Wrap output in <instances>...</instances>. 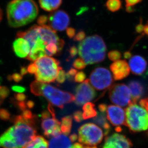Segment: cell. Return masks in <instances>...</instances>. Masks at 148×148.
Returning a JSON list of instances; mask_svg holds the SVG:
<instances>
[{
  "label": "cell",
  "instance_id": "6da1fadb",
  "mask_svg": "<svg viewBox=\"0 0 148 148\" xmlns=\"http://www.w3.org/2000/svg\"><path fill=\"white\" fill-rule=\"evenodd\" d=\"M36 119H27L22 115L13 117L14 125L0 136V147L23 148L27 145L36 135Z\"/></svg>",
  "mask_w": 148,
  "mask_h": 148
},
{
  "label": "cell",
  "instance_id": "7a4b0ae2",
  "mask_svg": "<svg viewBox=\"0 0 148 148\" xmlns=\"http://www.w3.org/2000/svg\"><path fill=\"white\" fill-rule=\"evenodd\" d=\"M38 9L33 0H12L7 6L8 23L17 28L32 22L38 16Z\"/></svg>",
  "mask_w": 148,
  "mask_h": 148
},
{
  "label": "cell",
  "instance_id": "3957f363",
  "mask_svg": "<svg viewBox=\"0 0 148 148\" xmlns=\"http://www.w3.org/2000/svg\"><path fill=\"white\" fill-rule=\"evenodd\" d=\"M78 53L86 65L103 62L106 56V47L103 39L95 35L85 38L79 44Z\"/></svg>",
  "mask_w": 148,
  "mask_h": 148
},
{
  "label": "cell",
  "instance_id": "277c9868",
  "mask_svg": "<svg viewBox=\"0 0 148 148\" xmlns=\"http://www.w3.org/2000/svg\"><path fill=\"white\" fill-rule=\"evenodd\" d=\"M32 93L36 96H43L50 103L60 108H64L65 103H71L75 97L70 92H64L50 84L35 81L30 84Z\"/></svg>",
  "mask_w": 148,
  "mask_h": 148
},
{
  "label": "cell",
  "instance_id": "5b68a950",
  "mask_svg": "<svg viewBox=\"0 0 148 148\" xmlns=\"http://www.w3.org/2000/svg\"><path fill=\"white\" fill-rule=\"evenodd\" d=\"M34 63L37 67L35 79L43 83L54 82L59 71L62 69L59 60L50 56L40 58L35 60Z\"/></svg>",
  "mask_w": 148,
  "mask_h": 148
},
{
  "label": "cell",
  "instance_id": "8992f818",
  "mask_svg": "<svg viewBox=\"0 0 148 148\" xmlns=\"http://www.w3.org/2000/svg\"><path fill=\"white\" fill-rule=\"evenodd\" d=\"M132 132H138L148 130V111L136 103H130L126 109V124Z\"/></svg>",
  "mask_w": 148,
  "mask_h": 148
},
{
  "label": "cell",
  "instance_id": "52a82bcc",
  "mask_svg": "<svg viewBox=\"0 0 148 148\" xmlns=\"http://www.w3.org/2000/svg\"><path fill=\"white\" fill-rule=\"evenodd\" d=\"M103 132L97 125L92 123L83 125L78 130V140L82 144L95 146L103 139Z\"/></svg>",
  "mask_w": 148,
  "mask_h": 148
},
{
  "label": "cell",
  "instance_id": "ba28073f",
  "mask_svg": "<svg viewBox=\"0 0 148 148\" xmlns=\"http://www.w3.org/2000/svg\"><path fill=\"white\" fill-rule=\"evenodd\" d=\"M89 81L95 89L103 91L110 87L113 81L109 70L103 67H98L92 71Z\"/></svg>",
  "mask_w": 148,
  "mask_h": 148
},
{
  "label": "cell",
  "instance_id": "9c48e42d",
  "mask_svg": "<svg viewBox=\"0 0 148 148\" xmlns=\"http://www.w3.org/2000/svg\"><path fill=\"white\" fill-rule=\"evenodd\" d=\"M109 97L116 106L125 107L132 103V97L129 87L124 84H116L110 87Z\"/></svg>",
  "mask_w": 148,
  "mask_h": 148
},
{
  "label": "cell",
  "instance_id": "30bf717a",
  "mask_svg": "<svg viewBox=\"0 0 148 148\" xmlns=\"http://www.w3.org/2000/svg\"><path fill=\"white\" fill-rule=\"evenodd\" d=\"M41 117V127L45 136L51 138L61 134L60 122L56 119L55 112H49V110L44 111Z\"/></svg>",
  "mask_w": 148,
  "mask_h": 148
},
{
  "label": "cell",
  "instance_id": "8fae6325",
  "mask_svg": "<svg viewBox=\"0 0 148 148\" xmlns=\"http://www.w3.org/2000/svg\"><path fill=\"white\" fill-rule=\"evenodd\" d=\"M95 97L96 92L90 84L89 80L87 79L76 87L74 101L77 106H81L92 100Z\"/></svg>",
  "mask_w": 148,
  "mask_h": 148
},
{
  "label": "cell",
  "instance_id": "7c38bea8",
  "mask_svg": "<svg viewBox=\"0 0 148 148\" xmlns=\"http://www.w3.org/2000/svg\"><path fill=\"white\" fill-rule=\"evenodd\" d=\"M48 22V25L54 31H63L70 24V17L64 11L58 10L49 14Z\"/></svg>",
  "mask_w": 148,
  "mask_h": 148
},
{
  "label": "cell",
  "instance_id": "4fadbf2b",
  "mask_svg": "<svg viewBox=\"0 0 148 148\" xmlns=\"http://www.w3.org/2000/svg\"><path fill=\"white\" fill-rule=\"evenodd\" d=\"M106 112L108 120L116 128L126 124V113L120 106L110 105L107 106Z\"/></svg>",
  "mask_w": 148,
  "mask_h": 148
},
{
  "label": "cell",
  "instance_id": "5bb4252c",
  "mask_svg": "<svg viewBox=\"0 0 148 148\" xmlns=\"http://www.w3.org/2000/svg\"><path fill=\"white\" fill-rule=\"evenodd\" d=\"M132 146V141L126 136L114 133L105 139L103 148H131Z\"/></svg>",
  "mask_w": 148,
  "mask_h": 148
},
{
  "label": "cell",
  "instance_id": "9a60e30c",
  "mask_svg": "<svg viewBox=\"0 0 148 148\" xmlns=\"http://www.w3.org/2000/svg\"><path fill=\"white\" fill-rule=\"evenodd\" d=\"M110 69L116 81L122 80L130 73V68L125 60H119L114 62L110 66Z\"/></svg>",
  "mask_w": 148,
  "mask_h": 148
},
{
  "label": "cell",
  "instance_id": "2e32d148",
  "mask_svg": "<svg viewBox=\"0 0 148 148\" xmlns=\"http://www.w3.org/2000/svg\"><path fill=\"white\" fill-rule=\"evenodd\" d=\"M129 66L133 74L141 75L144 74L146 70L147 61L140 55H135L130 58Z\"/></svg>",
  "mask_w": 148,
  "mask_h": 148
},
{
  "label": "cell",
  "instance_id": "e0dca14e",
  "mask_svg": "<svg viewBox=\"0 0 148 148\" xmlns=\"http://www.w3.org/2000/svg\"><path fill=\"white\" fill-rule=\"evenodd\" d=\"M13 49L17 57L27 58L30 51V46L24 38H17L13 42Z\"/></svg>",
  "mask_w": 148,
  "mask_h": 148
},
{
  "label": "cell",
  "instance_id": "ac0fdd59",
  "mask_svg": "<svg viewBox=\"0 0 148 148\" xmlns=\"http://www.w3.org/2000/svg\"><path fill=\"white\" fill-rule=\"evenodd\" d=\"M128 87L130 90L132 103H136L144 94V87L141 83L137 81H130Z\"/></svg>",
  "mask_w": 148,
  "mask_h": 148
},
{
  "label": "cell",
  "instance_id": "d6986e66",
  "mask_svg": "<svg viewBox=\"0 0 148 148\" xmlns=\"http://www.w3.org/2000/svg\"><path fill=\"white\" fill-rule=\"evenodd\" d=\"M71 143L67 136L60 134L50 139L49 148H71Z\"/></svg>",
  "mask_w": 148,
  "mask_h": 148
},
{
  "label": "cell",
  "instance_id": "ffe728a7",
  "mask_svg": "<svg viewBox=\"0 0 148 148\" xmlns=\"http://www.w3.org/2000/svg\"><path fill=\"white\" fill-rule=\"evenodd\" d=\"M106 117V112L100 111L97 112V115L94 117V121L103 130L105 135H108L110 131L111 127L108 122Z\"/></svg>",
  "mask_w": 148,
  "mask_h": 148
},
{
  "label": "cell",
  "instance_id": "44dd1931",
  "mask_svg": "<svg viewBox=\"0 0 148 148\" xmlns=\"http://www.w3.org/2000/svg\"><path fill=\"white\" fill-rule=\"evenodd\" d=\"M62 0H39L41 8L47 12H52L60 7Z\"/></svg>",
  "mask_w": 148,
  "mask_h": 148
},
{
  "label": "cell",
  "instance_id": "7402d4cb",
  "mask_svg": "<svg viewBox=\"0 0 148 148\" xmlns=\"http://www.w3.org/2000/svg\"><path fill=\"white\" fill-rule=\"evenodd\" d=\"M23 148H48V141L44 137L37 136Z\"/></svg>",
  "mask_w": 148,
  "mask_h": 148
},
{
  "label": "cell",
  "instance_id": "603a6c76",
  "mask_svg": "<svg viewBox=\"0 0 148 148\" xmlns=\"http://www.w3.org/2000/svg\"><path fill=\"white\" fill-rule=\"evenodd\" d=\"M82 117L83 119H87L95 117L97 115V112L95 109V106L94 103L90 102L87 103L84 105L83 108Z\"/></svg>",
  "mask_w": 148,
  "mask_h": 148
},
{
  "label": "cell",
  "instance_id": "cb8c5ba5",
  "mask_svg": "<svg viewBox=\"0 0 148 148\" xmlns=\"http://www.w3.org/2000/svg\"><path fill=\"white\" fill-rule=\"evenodd\" d=\"M73 125V117L67 116L63 117L61 120L60 129L62 132L65 135H68L71 131Z\"/></svg>",
  "mask_w": 148,
  "mask_h": 148
},
{
  "label": "cell",
  "instance_id": "d4e9b609",
  "mask_svg": "<svg viewBox=\"0 0 148 148\" xmlns=\"http://www.w3.org/2000/svg\"><path fill=\"white\" fill-rule=\"evenodd\" d=\"M108 10L111 12H116L120 10L122 6L121 0H108L106 3Z\"/></svg>",
  "mask_w": 148,
  "mask_h": 148
},
{
  "label": "cell",
  "instance_id": "484cf974",
  "mask_svg": "<svg viewBox=\"0 0 148 148\" xmlns=\"http://www.w3.org/2000/svg\"><path fill=\"white\" fill-rule=\"evenodd\" d=\"M108 58L112 62H116L119 60V59L121 57V53L118 50H111L108 53Z\"/></svg>",
  "mask_w": 148,
  "mask_h": 148
},
{
  "label": "cell",
  "instance_id": "4316f807",
  "mask_svg": "<svg viewBox=\"0 0 148 148\" xmlns=\"http://www.w3.org/2000/svg\"><path fill=\"white\" fill-rule=\"evenodd\" d=\"M86 65V63L82 58H77L73 63V66L76 70H82L85 68Z\"/></svg>",
  "mask_w": 148,
  "mask_h": 148
},
{
  "label": "cell",
  "instance_id": "83f0119b",
  "mask_svg": "<svg viewBox=\"0 0 148 148\" xmlns=\"http://www.w3.org/2000/svg\"><path fill=\"white\" fill-rule=\"evenodd\" d=\"M10 94L8 88L5 86H0V100L3 102Z\"/></svg>",
  "mask_w": 148,
  "mask_h": 148
},
{
  "label": "cell",
  "instance_id": "f1b7e54d",
  "mask_svg": "<svg viewBox=\"0 0 148 148\" xmlns=\"http://www.w3.org/2000/svg\"><path fill=\"white\" fill-rule=\"evenodd\" d=\"M66 78L67 76H66V73L62 69L59 71L57 77L56 78V81L58 84H63L65 81Z\"/></svg>",
  "mask_w": 148,
  "mask_h": 148
},
{
  "label": "cell",
  "instance_id": "f546056e",
  "mask_svg": "<svg viewBox=\"0 0 148 148\" xmlns=\"http://www.w3.org/2000/svg\"><path fill=\"white\" fill-rule=\"evenodd\" d=\"M86 78V75L83 71H79L77 73L74 78V81L76 82H84Z\"/></svg>",
  "mask_w": 148,
  "mask_h": 148
},
{
  "label": "cell",
  "instance_id": "4dcf8cb0",
  "mask_svg": "<svg viewBox=\"0 0 148 148\" xmlns=\"http://www.w3.org/2000/svg\"><path fill=\"white\" fill-rule=\"evenodd\" d=\"M23 76L21 74L18 73H14L12 75L8 76L7 79L9 81H14L15 82H19L23 79Z\"/></svg>",
  "mask_w": 148,
  "mask_h": 148
},
{
  "label": "cell",
  "instance_id": "1f68e13d",
  "mask_svg": "<svg viewBox=\"0 0 148 148\" xmlns=\"http://www.w3.org/2000/svg\"><path fill=\"white\" fill-rule=\"evenodd\" d=\"M11 114L8 111L5 109H0V119L7 120L10 119Z\"/></svg>",
  "mask_w": 148,
  "mask_h": 148
},
{
  "label": "cell",
  "instance_id": "d6a6232c",
  "mask_svg": "<svg viewBox=\"0 0 148 148\" xmlns=\"http://www.w3.org/2000/svg\"><path fill=\"white\" fill-rule=\"evenodd\" d=\"M48 22V17L46 15H42L38 18V24L40 26H43L46 25V24Z\"/></svg>",
  "mask_w": 148,
  "mask_h": 148
},
{
  "label": "cell",
  "instance_id": "836d02e7",
  "mask_svg": "<svg viewBox=\"0 0 148 148\" xmlns=\"http://www.w3.org/2000/svg\"><path fill=\"white\" fill-rule=\"evenodd\" d=\"M73 118L77 122H80L83 120L82 113L81 111H77L73 114Z\"/></svg>",
  "mask_w": 148,
  "mask_h": 148
},
{
  "label": "cell",
  "instance_id": "e575fe53",
  "mask_svg": "<svg viewBox=\"0 0 148 148\" xmlns=\"http://www.w3.org/2000/svg\"><path fill=\"white\" fill-rule=\"evenodd\" d=\"M85 38V33L84 31H80L76 34L74 37V40L76 41H82Z\"/></svg>",
  "mask_w": 148,
  "mask_h": 148
},
{
  "label": "cell",
  "instance_id": "d590c367",
  "mask_svg": "<svg viewBox=\"0 0 148 148\" xmlns=\"http://www.w3.org/2000/svg\"><path fill=\"white\" fill-rule=\"evenodd\" d=\"M77 71L76 69L74 68H71L69 70L68 73H66V76L67 78L69 79V80H73V77H75L76 74H77Z\"/></svg>",
  "mask_w": 148,
  "mask_h": 148
},
{
  "label": "cell",
  "instance_id": "8d00e7d4",
  "mask_svg": "<svg viewBox=\"0 0 148 148\" xmlns=\"http://www.w3.org/2000/svg\"><path fill=\"white\" fill-rule=\"evenodd\" d=\"M12 89L13 91L18 93H23L26 91L25 87L20 85H14L12 87Z\"/></svg>",
  "mask_w": 148,
  "mask_h": 148
},
{
  "label": "cell",
  "instance_id": "74e56055",
  "mask_svg": "<svg viewBox=\"0 0 148 148\" xmlns=\"http://www.w3.org/2000/svg\"><path fill=\"white\" fill-rule=\"evenodd\" d=\"M27 69L28 73H29L30 74H35V73H36V71H37V67H36V65L35 64L34 62V63H30L28 65Z\"/></svg>",
  "mask_w": 148,
  "mask_h": 148
},
{
  "label": "cell",
  "instance_id": "f35d334b",
  "mask_svg": "<svg viewBox=\"0 0 148 148\" xmlns=\"http://www.w3.org/2000/svg\"><path fill=\"white\" fill-rule=\"evenodd\" d=\"M143 0H125L126 7H133V6L141 2Z\"/></svg>",
  "mask_w": 148,
  "mask_h": 148
},
{
  "label": "cell",
  "instance_id": "ab89813d",
  "mask_svg": "<svg viewBox=\"0 0 148 148\" xmlns=\"http://www.w3.org/2000/svg\"><path fill=\"white\" fill-rule=\"evenodd\" d=\"M14 98L19 102H23L27 99V96L23 93H17L14 94Z\"/></svg>",
  "mask_w": 148,
  "mask_h": 148
},
{
  "label": "cell",
  "instance_id": "60d3db41",
  "mask_svg": "<svg viewBox=\"0 0 148 148\" xmlns=\"http://www.w3.org/2000/svg\"><path fill=\"white\" fill-rule=\"evenodd\" d=\"M66 34L70 38H73L75 35V29L73 27H69L66 29Z\"/></svg>",
  "mask_w": 148,
  "mask_h": 148
},
{
  "label": "cell",
  "instance_id": "b9f144b4",
  "mask_svg": "<svg viewBox=\"0 0 148 148\" xmlns=\"http://www.w3.org/2000/svg\"><path fill=\"white\" fill-rule=\"evenodd\" d=\"M78 52V50L75 46H72L69 49V53L71 57H74Z\"/></svg>",
  "mask_w": 148,
  "mask_h": 148
},
{
  "label": "cell",
  "instance_id": "7bdbcfd3",
  "mask_svg": "<svg viewBox=\"0 0 148 148\" xmlns=\"http://www.w3.org/2000/svg\"><path fill=\"white\" fill-rule=\"evenodd\" d=\"M71 148H97L96 146H84L79 143H75L72 145Z\"/></svg>",
  "mask_w": 148,
  "mask_h": 148
},
{
  "label": "cell",
  "instance_id": "ee69618b",
  "mask_svg": "<svg viewBox=\"0 0 148 148\" xmlns=\"http://www.w3.org/2000/svg\"><path fill=\"white\" fill-rule=\"evenodd\" d=\"M140 104L141 106L145 108L148 112V97L145 99H141L140 101Z\"/></svg>",
  "mask_w": 148,
  "mask_h": 148
},
{
  "label": "cell",
  "instance_id": "f6af8a7d",
  "mask_svg": "<svg viewBox=\"0 0 148 148\" xmlns=\"http://www.w3.org/2000/svg\"><path fill=\"white\" fill-rule=\"evenodd\" d=\"M144 25H143L142 22H140L138 25H136L135 29L136 32L138 33H141L143 32Z\"/></svg>",
  "mask_w": 148,
  "mask_h": 148
},
{
  "label": "cell",
  "instance_id": "bcb514c9",
  "mask_svg": "<svg viewBox=\"0 0 148 148\" xmlns=\"http://www.w3.org/2000/svg\"><path fill=\"white\" fill-rule=\"evenodd\" d=\"M78 138V137L77 134H75V133H73V134H72L70 136L69 138L71 140V141L73 143V142H75V141H76Z\"/></svg>",
  "mask_w": 148,
  "mask_h": 148
},
{
  "label": "cell",
  "instance_id": "7dc6e473",
  "mask_svg": "<svg viewBox=\"0 0 148 148\" xmlns=\"http://www.w3.org/2000/svg\"><path fill=\"white\" fill-rule=\"evenodd\" d=\"M27 73H28V71H27V67H21V70H20V74H21L23 76L26 75Z\"/></svg>",
  "mask_w": 148,
  "mask_h": 148
},
{
  "label": "cell",
  "instance_id": "c3c4849f",
  "mask_svg": "<svg viewBox=\"0 0 148 148\" xmlns=\"http://www.w3.org/2000/svg\"><path fill=\"white\" fill-rule=\"evenodd\" d=\"M124 57L126 59H130L132 57V54L130 51H127L124 53Z\"/></svg>",
  "mask_w": 148,
  "mask_h": 148
},
{
  "label": "cell",
  "instance_id": "681fc988",
  "mask_svg": "<svg viewBox=\"0 0 148 148\" xmlns=\"http://www.w3.org/2000/svg\"><path fill=\"white\" fill-rule=\"evenodd\" d=\"M27 106L29 108H32L34 106V102H33L32 101L29 100L27 102H26Z\"/></svg>",
  "mask_w": 148,
  "mask_h": 148
},
{
  "label": "cell",
  "instance_id": "f907efd6",
  "mask_svg": "<svg viewBox=\"0 0 148 148\" xmlns=\"http://www.w3.org/2000/svg\"><path fill=\"white\" fill-rule=\"evenodd\" d=\"M126 7V11L128 13H132L134 11V7H130V6H128Z\"/></svg>",
  "mask_w": 148,
  "mask_h": 148
},
{
  "label": "cell",
  "instance_id": "816d5d0a",
  "mask_svg": "<svg viewBox=\"0 0 148 148\" xmlns=\"http://www.w3.org/2000/svg\"><path fill=\"white\" fill-rule=\"evenodd\" d=\"M143 33H144V34L148 35V22L147 25H144V29H143Z\"/></svg>",
  "mask_w": 148,
  "mask_h": 148
},
{
  "label": "cell",
  "instance_id": "f5cc1de1",
  "mask_svg": "<svg viewBox=\"0 0 148 148\" xmlns=\"http://www.w3.org/2000/svg\"><path fill=\"white\" fill-rule=\"evenodd\" d=\"M2 16H3V13H2L1 9L0 8V22L2 19Z\"/></svg>",
  "mask_w": 148,
  "mask_h": 148
},
{
  "label": "cell",
  "instance_id": "db71d44e",
  "mask_svg": "<svg viewBox=\"0 0 148 148\" xmlns=\"http://www.w3.org/2000/svg\"><path fill=\"white\" fill-rule=\"evenodd\" d=\"M1 103H2V102H1V100H0V104H1Z\"/></svg>",
  "mask_w": 148,
  "mask_h": 148
}]
</instances>
